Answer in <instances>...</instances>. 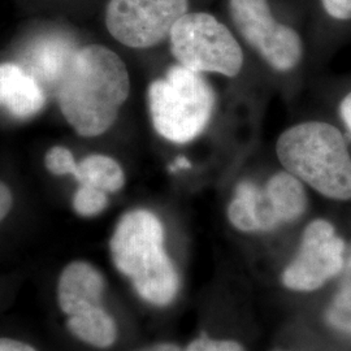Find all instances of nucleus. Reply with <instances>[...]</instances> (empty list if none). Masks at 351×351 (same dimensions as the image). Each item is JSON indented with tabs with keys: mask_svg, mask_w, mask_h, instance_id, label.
I'll use <instances>...</instances> for the list:
<instances>
[{
	"mask_svg": "<svg viewBox=\"0 0 351 351\" xmlns=\"http://www.w3.org/2000/svg\"><path fill=\"white\" fill-rule=\"evenodd\" d=\"M307 195L301 181L289 172L272 176L263 188L243 181L228 208L233 226L242 232H267L301 217Z\"/></svg>",
	"mask_w": 351,
	"mask_h": 351,
	"instance_id": "nucleus-6",
	"label": "nucleus"
},
{
	"mask_svg": "<svg viewBox=\"0 0 351 351\" xmlns=\"http://www.w3.org/2000/svg\"><path fill=\"white\" fill-rule=\"evenodd\" d=\"M75 178L80 185H90L106 193H116L125 184L121 165L112 158L101 154L88 155L78 163V173Z\"/></svg>",
	"mask_w": 351,
	"mask_h": 351,
	"instance_id": "nucleus-14",
	"label": "nucleus"
},
{
	"mask_svg": "<svg viewBox=\"0 0 351 351\" xmlns=\"http://www.w3.org/2000/svg\"><path fill=\"white\" fill-rule=\"evenodd\" d=\"M171 51L180 65L194 72L239 75L243 52L237 39L213 14H184L169 34Z\"/></svg>",
	"mask_w": 351,
	"mask_h": 351,
	"instance_id": "nucleus-5",
	"label": "nucleus"
},
{
	"mask_svg": "<svg viewBox=\"0 0 351 351\" xmlns=\"http://www.w3.org/2000/svg\"><path fill=\"white\" fill-rule=\"evenodd\" d=\"M66 324L75 337L97 348H108L116 339L114 322L101 306L71 315Z\"/></svg>",
	"mask_w": 351,
	"mask_h": 351,
	"instance_id": "nucleus-13",
	"label": "nucleus"
},
{
	"mask_svg": "<svg viewBox=\"0 0 351 351\" xmlns=\"http://www.w3.org/2000/svg\"><path fill=\"white\" fill-rule=\"evenodd\" d=\"M46 103L45 88L20 64H0V107L16 119H30Z\"/></svg>",
	"mask_w": 351,
	"mask_h": 351,
	"instance_id": "nucleus-10",
	"label": "nucleus"
},
{
	"mask_svg": "<svg viewBox=\"0 0 351 351\" xmlns=\"http://www.w3.org/2000/svg\"><path fill=\"white\" fill-rule=\"evenodd\" d=\"M107 193L90 185H80L73 198V208L80 216H97L107 207Z\"/></svg>",
	"mask_w": 351,
	"mask_h": 351,
	"instance_id": "nucleus-15",
	"label": "nucleus"
},
{
	"mask_svg": "<svg viewBox=\"0 0 351 351\" xmlns=\"http://www.w3.org/2000/svg\"><path fill=\"white\" fill-rule=\"evenodd\" d=\"M229 13L239 34L274 69L288 72L301 62L300 34L276 21L268 0H229Z\"/></svg>",
	"mask_w": 351,
	"mask_h": 351,
	"instance_id": "nucleus-7",
	"label": "nucleus"
},
{
	"mask_svg": "<svg viewBox=\"0 0 351 351\" xmlns=\"http://www.w3.org/2000/svg\"><path fill=\"white\" fill-rule=\"evenodd\" d=\"M147 98L156 133L180 145L203 133L211 121L216 101L206 78L180 64L151 84Z\"/></svg>",
	"mask_w": 351,
	"mask_h": 351,
	"instance_id": "nucleus-4",
	"label": "nucleus"
},
{
	"mask_svg": "<svg viewBox=\"0 0 351 351\" xmlns=\"http://www.w3.org/2000/svg\"><path fill=\"white\" fill-rule=\"evenodd\" d=\"M0 351H37L21 341L11 339H0Z\"/></svg>",
	"mask_w": 351,
	"mask_h": 351,
	"instance_id": "nucleus-21",
	"label": "nucleus"
},
{
	"mask_svg": "<svg viewBox=\"0 0 351 351\" xmlns=\"http://www.w3.org/2000/svg\"><path fill=\"white\" fill-rule=\"evenodd\" d=\"M143 351H181L175 345H168V343H162V345H156L152 346L150 349H146Z\"/></svg>",
	"mask_w": 351,
	"mask_h": 351,
	"instance_id": "nucleus-25",
	"label": "nucleus"
},
{
	"mask_svg": "<svg viewBox=\"0 0 351 351\" xmlns=\"http://www.w3.org/2000/svg\"><path fill=\"white\" fill-rule=\"evenodd\" d=\"M343 264V239L329 221L317 219L306 228L300 251L285 269L282 281L289 289L313 291L339 275Z\"/></svg>",
	"mask_w": 351,
	"mask_h": 351,
	"instance_id": "nucleus-9",
	"label": "nucleus"
},
{
	"mask_svg": "<svg viewBox=\"0 0 351 351\" xmlns=\"http://www.w3.org/2000/svg\"><path fill=\"white\" fill-rule=\"evenodd\" d=\"M103 289L104 280L95 267L73 262L64 268L59 278V304L68 316L99 307Z\"/></svg>",
	"mask_w": 351,
	"mask_h": 351,
	"instance_id": "nucleus-11",
	"label": "nucleus"
},
{
	"mask_svg": "<svg viewBox=\"0 0 351 351\" xmlns=\"http://www.w3.org/2000/svg\"><path fill=\"white\" fill-rule=\"evenodd\" d=\"M326 12L341 21L351 20V0H322Z\"/></svg>",
	"mask_w": 351,
	"mask_h": 351,
	"instance_id": "nucleus-19",
	"label": "nucleus"
},
{
	"mask_svg": "<svg viewBox=\"0 0 351 351\" xmlns=\"http://www.w3.org/2000/svg\"><path fill=\"white\" fill-rule=\"evenodd\" d=\"M339 114L342 117L343 124L351 133V91L342 99L339 104Z\"/></svg>",
	"mask_w": 351,
	"mask_h": 351,
	"instance_id": "nucleus-22",
	"label": "nucleus"
},
{
	"mask_svg": "<svg viewBox=\"0 0 351 351\" xmlns=\"http://www.w3.org/2000/svg\"><path fill=\"white\" fill-rule=\"evenodd\" d=\"M341 287L351 290V247L348 256L345 258V264L341 271Z\"/></svg>",
	"mask_w": 351,
	"mask_h": 351,
	"instance_id": "nucleus-23",
	"label": "nucleus"
},
{
	"mask_svg": "<svg viewBox=\"0 0 351 351\" xmlns=\"http://www.w3.org/2000/svg\"><path fill=\"white\" fill-rule=\"evenodd\" d=\"M130 91L124 62L113 51L91 45L75 51L56 97L66 121L82 137L106 133L116 121Z\"/></svg>",
	"mask_w": 351,
	"mask_h": 351,
	"instance_id": "nucleus-1",
	"label": "nucleus"
},
{
	"mask_svg": "<svg viewBox=\"0 0 351 351\" xmlns=\"http://www.w3.org/2000/svg\"><path fill=\"white\" fill-rule=\"evenodd\" d=\"M189 168H191V163H190L189 159L184 158V156L177 158L175 162L169 165V171H171L172 173H173V172H178V171H181V169H189Z\"/></svg>",
	"mask_w": 351,
	"mask_h": 351,
	"instance_id": "nucleus-24",
	"label": "nucleus"
},
{
	"mask_svg": "<svg viewBox=\"0 0 351 351\" xmlns=\"http://www.w3.org/2000/svg\"><path fill=\"white\" fill-rule=\"evenodd\" d=\"M188 351H243L242 346L233 341L201 337L190 343Z\"/></svg>",
	"mask_w": 351,
	"mask_h": 351,
	"instance_id": "nucleus-18",
	"label": "nucleus"
},
{
	"mask_svg": "<svg viewBox=\"0 0 351 351\" xmlns=\"http://www.w3.org/2000/svg\"><path fill=\"white\" fill-rule=\"evenodd\" d=\"M11 208H12V194L10 189L0 181V223L10 213Z\"/></svg>",
	"mask_w": 351,
	"mask_h": 351,
	"instance_id": "nucleus-20",
	"label": "nucleus"
},
{
	"mask_svg": "<svg viewBox=\"0 0 351 351\" xmlns=\"http://www.w3.org/2000/svg\"><path fill=\"white\" fill-rule=\"evenodd\" d=\"M111 254L116 268L125 275L145 301L165 306L178 290L175 265L164 250V228L147 210L125 213L113 232Z\"/></svg>",
	"mask_w": 351,
	"mask_h": 351,
	"instance_id": "nucleus-2",
	"label": "nucleus"
},
{
	"mask_svg": "<svg viewBox=\"0 0 351 351\" xmlns=\"http://www.w3.org/2000/svg\"><path fill=\"white\" fill-rule=\"evenodd\" d=\"M280 163L290 175L326 198L351 199V156L337 128L308 121L289 128L276 145Z\"/></svg>",
	"mask_w": 351,
	"mask_h": 351,
	"instance_id": "nucleus-3",
	"label": "nucleus"
},
{
	"mask_svg": "<svg viewBox=\"0 0 351 351\" xmlns=\"http://www.w3.org/2000/svg\"><path fill=\"white\" fill-rule=\"evenodd\" d=\"M188 10L189 0H110L106 25L128 47L150 49L169 37Z\"/></svg>",
	"mask_w": 351,
	"mask_h": 351,
	"instance_id": "nucleus-8",
	"label": "nucleus"
},
{
	"mask_svg": "<svg viewBox=\"0 0 351 351\" xmlns=\"http://www.w3.org/2000/svg\"><path fill=\"white\" fill-rule=\"evenodd\" d=\"M330 326L351 333V290L341 289L326 311Z\"/></svg>",
	"mask_w": 351,
	"mask_h": 351,
	"instance_id": "nucleus-16",
	"label": "nucleus"
},
{
	"mask_svg": "<svg viewBox=\"0 0 351 351\" xmlns=\"http://www.w3.org/2000/svg\"><path fill=\"white\" fill-rule=\"evenodd\" d=\"M46 167L52 175H71L78 173V163L75 162L72 151L63 146L52 147L46 155Z\"/></svg>",
	"mask_w": 351,
	"mask_h": 351,
	"instance_id": "nucleus-17",
	"label": "nucleus"
},
{
	"mask_svg": "<svg viewBox=\"0 0 351 351\" xmlns=\"http://www.w3.org/2000/svg\"><path fill=\"white\" fill-rule=\"evenodd\" d=\"M77 50L60 38L39 40L27 51L25 69L37 78L42 88H51L56 91Z\"/></svg>",
	"mask_w": 351,
	"mask_h": 351,
	"instance_id": "nucleus-12",
	"label": "nucleus"
}]
</instances>
